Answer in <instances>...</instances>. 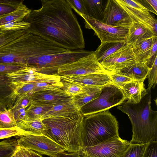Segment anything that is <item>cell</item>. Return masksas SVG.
Listing matches in <instances>:
<instances>
[{
  "instance_id": "ab89813d",
  "label": "cell",
  "mask_w": 157,
  "mask_h": 157,
  "mask_svg": "<svg viewBox=\"0 0 157 157\" xmlns=\"http://www.w3.org/2000/svg\"><path fill=\"white\" fill-rule=\"evenodd\" d=\"M109 75L111 82L120 88L126 83L133 80L126 76L114 73H110Z\"/></svg>"
},
{
  "instance_id": "bcb514c9",
  "label": "cell",
  "mask_w": 157,
  "mask_h": 157,
  "mask_svg": "<svg viewBox=\"0 0 157 157\" xmlns=\"http://www.w3.org/2000/svg\"><path fill=\"white\" fill-rule=\"evenodd\" d=\"M31 157H43L41 154L33 151L28 149Z\"/></svg>"
},
{
  "instance_id": "f1b7e54d",
  "label": "cell",
  "mask_w": 157,
  "mask_h": 157,
  "mask_svg": "<svg viewBox=\"0 0 157 157\" xmlns=\"http://www.w3.org/2000/svg\"><path fill=\"white\" fill-rule=\"evenodd\" d=\"M19 146L17 139H7L0 142V157H10Z\"/></svg>"
},
{
  "instance_id": "277c9868",
  "label": "cell",
  "mask_w": 157,
  "mask_h": 157,
  "mask_svg": "<svg viewBox=\"0 0 157 157\" xmlns=\"http://www.w3.org/2000/svg\"><path fill=\"white\" fill-rule=\"evenodd\" d=\"M83 116V147L95 146L112 138L120 137L118 122L109 109Z\"/></svg>"
},
{
  "instance_id": "ee69618b",
  "label": "cell",
  "mask_w": 157,
  "mask_h": 157,
  "mask_svg": "<svg viewBox=\"0 0 157 157\" xmlns=\"http://www.w3.org/2000/svg\"><path fill=\"white\" fill-rule=\"evenodd\" d=\"M17 157H31L29 150L19 145L16 151Z\"/></svg>"
},
{
  "instance_id": "83f0119b",
  "label": "cell",
  "mask_w": 157,
  "mask_h": 157,
  "mask_svg": "<svg viewBox=\"0 0 157 157\" xmlns=\"http://www.w3.org/2000/svg\"><path fill=\"white\" fill-rule=\"evenodd\" d=\"M31 11L22 2L15 10L0 17V26L10 22L22 21Z\"/></svg>"
},
{
  "instance_id": "f6af8a7d",
  "label": "cell",
  "mask_w": 157,
  "mask_h": 157,
  "mask_svg": "<svg viewBox=\"0 0 157 157\" xmlns=\"http://www.w3.org/2000/svg\"><path fill=\"white\" fill-rule=\"evenodd\" d=\"M65 151L60 152L57 154L56 157H80L78 151L77 152L67 153Z\"/></svg>"
},
{
  "instance_id": "7bdbcfd3",
  "label": "cell",
  "mask_w": 157,
  "mask_h": 157,
  "mask_svg": "<svg viewBox=\"0 0 157 157\" xmlns=\"http://www.w3.org/2000/svg\"><path fill=\"white\" fill-rule=\"evenodd\" d=\"M144 157H157V141L149 143Z\"/></svg>"
},
{
  "instance_id": "ac0fdd59",
  "label": "cell",
  "mask_w": 157,
  "mask_h": 157,
  "mask_svg": "<svg viewBox=\"0 0 157 157\" xmlns=\"http://www.w3.org/2000/svg\"><path fill=\"white\" fill-rule=\"evenodd\" d=\"M144 82L132 80L124 84L121 88L125 98V101L130 104L139 103L147 93Z\"/></svg>"
},
{
  "instance_id": "d4e9b609",
  "label": "cell",
  "mask_w": 157,
  "mask_h": 157,
  "mask_svg": "<svg viewBox=\"0 0 157 157\" xmlns=\"http://www.w3.org/2000/svg\"><path fill=\"white\" fill-rule=\"evenodd\" d=\"M84 85L83 92L75 96L73 101L79 109L86 104L98 97L103 87Z\"/></svg>"
},
{
  "instance_id": "8992f818",
  "label": "cell",
  "mask_w": 157,
  "mask_h": 157,
  "mask_svg": "<svg viewBox=\"0 0 157 157\" xmlns=\"http://www.w3.org/2000/svg\"><path fill=\"white\" fill-rule=\"evenodd\" d=\"M125 98L121 89L112 82L103 87L99 96L80 109L83 116L109 110L123 103Z\"/></svg>"
},
{
  "instance_id": "ba28073f",
  "label": "cell",
  "mask_w": 157,
  "mask_h": 157,
  "mask_svg": "<svg viewBox=\"0 0 157 157\" xmlns=\"http://www.w3.org/2000/svg\"><path fill=\"white\" fill-rule=\"evenodd\" d=\"M17 141L19 145L50 157H56L58 153L65 149L45 135H35L22 134Z\"/></svg>"
},
{
  "instance_id": "30bf717a",
  "label": "cell",
  "mask_w": 157,
  "mask_h": 157,
  "mask_svg": "<svg viewBox=\"0 0 157 157\" xmlns=\"http://www.w3.org/2000/svg\"><path fill=\"white\" fill-rule=\"evenodd\" d=\"M96 73H109L102 67L93 52L75 61L62 66L58 69L55 75L60 76Z\"/></svg>"
},
{
  "instance_id": "e575fe53",
  "label": "cell",
  "mask_w": 157,
  "mask_h": 157,
  "mask_svg": "<svg viewBox=\"0 0 157 157\" xmlns=\"http://www.w3.org/2000/svg\"><path fill=\"white\" fill-rule=\"evenodd\" d=\"M30 26V24L23 21L21 22H13L0 26V29L3 31L10 30H26Z\"/></svg>"
},
{
  "instance_id": "7402d4cb",
  "label": "cell",
  "mask_w": 157,
  "mask_h": 157,
  "mask_svg": "<svg viewBox=\"0 0 157 157\" xmlns=\"http://www.w3.org/2000/svg\"><path fill=\"white\" fill-rule=\"evenodd\" d=\"M126 44L125 41L101 42L94 54L100 63Z\"/></svg>"
},
{
  "instance_id": "5b68a950",
  "label": "cell",
  "mask_w": 157,
  "mask_h": 157,
  "mask_svg": "<svg viewBox=\"0 0 157 157\" xmlns=\"http://www.w3.org/2000/svg\"><path fill=\"white\" fill-rule=\"evenodd\" d=\"M38 36L25 31L18 38L0 47V63L27 65L32 57Z\"/></svg>"
},
{
  "instance_id": "f546056e",
  "label": "cell",
  "mask_w": 157,
  "mask_h": 157,
  "mask_svg": "<svg viewBox=\"0 0 157 157\" xmlns=\"http://www.w3.org/2000/svg\"><path fill=\"white\" fill-rule=\"evenodd\" d=\"M13 112L10 109L0 111V128H10L17 126Z\"/></svg>"
},
{
  "instance_id": "603a6c76",
  "label": "cell",
  "mask_w": 157,
  "mask_h": 157,
  "mask_svg": "<svg viewBox=\"0 0 157 157\" xmlns=\"http://www.w3.org/2000/svg\"><path fill=\"white\" fill-rule=\"evenodd\" d=\"M85 10V15L102 21L107 0H82Z\"/></svg>"
},
{
  "instance_id": "7a4b0ae2",
  "label": "cell",
  "mask_w": 157,
  "mask_h": 157,
  "mask_svg": "<svg viewBox=\"0 0 157 157\" xmlns=\"http://www.w3.org/2000/svg\"><path fill=\"white\" fill-rule=\"evenodd\" d=\"M137 104L125 101L117 108L128 115L132 127V144L157 141V111L151 107V89Z\"/></svg>"
},
{
  "instance_id": "9c48e42d",
  "label": "cell",
  "mask_w": 157,
  "mask_h": 157,
  "mask_svg": "<svg viewBox=\"0 0 157 157\" xmlns=\"http://www.w3.org/2000/svg\"><path fill=\"white\" fill-rule=\"evenodd\" d=\"M84 20L85 27L94 31L101 43L104 42L125 41L128 31V28L113 27L90 17L76 12Z\"/></svg>"
},
{
  "instance_id": "cb8c5ba5",
  "label": "cell",
  "mask_w": 157,
  "mask_h": 157,
  "mask_svg": "<svg viewBox=\"0 0 157 157\" xmlns=\"http://www.w3.org/2000/svg\"><path fill=\"white\" fill-rule=\"evenodd\" d=\"M17 126L23 134L35 135H45L47 131L46 125L41 120H22L17 122Z\"/></svg>"
},
{
  "instance_id": "74e56055",
  "label": "cell",
  "mask_w": 157,
  "mask_h": 157,
  "mask_svg": "<svg viewBox=\"0 0 157 157\" xmlns=\"http://www.w3.org/2000/svg\"><path fill=\"white\" fill-rule=\"evenodd\" d=\"M23 133V132L17 126L10 128H0V140L18 136Z\"/></svg>"
},
{
  "instance_id": "681fc988",
  "label": "cell",
  "mask_w": 157,
  "mask_h": 157,
  "mask_svg": "<svg viewBox=\"0 0 157 157\" xmlns=\"http://www.w3.org/2000/svg\"><path fill=\"white\" fill-rule=\"evenodd\" d=\"M3 33V32L0 29V35L2 34Z\"/></svg>"
},
{
  "instance_id": "44dd1931",
  "label": "cell",
  "mask_w": 157,
  "mask_h": 157,
  "mask_svg": "<svg viewBox=\"0 0 157 157\" xmlns=\"http://www.w3.org/2000/svg\"><path fill=\"white\" fill-rule=\"evenodd\" d=\"M149 68L145 63L136 62L133 65L114 73L126 76L133 80L144 82Z\"/></svg>"
},
{
  "instance_id": "8fae6325",
  "label": "cell",
  "mask_w": 157,
  "mask_h": 157,
  "mask_svg": "<svg viewBox=\"0 0 157 157\" xmlns=\"http://www.w3.org/2000/svg\"><path fill=\"white\" fill-rule=\"evenodd\" d=\"M6 75L8 77L11 86H13L20 83L36 82H44L63 86L60 77L56 75H46L37 72L32 67L27 66L16 71Z\"/></svg>"
},
{
  "instance_id": "6da1fadb",
  "label": "cell",
  "mask_w": 157,
  "mask_h": 157,
  "mask_svg": "<svg viewBox=\"0 0 157 157\" xmlns=\"http://www.w3.org/2000/svg\"><path fill=\"white\" fill-rule=\"evenodd\" d=\"M41 1V7L24 18L30 25L25 30L68 50L83 49L82 29L67 0Z\"/></svg>"
},
{
  "instance_id": "4dcf8cb0",
  "label": "cell",
  "mask_w": 157,
  "mask_h": 157,
  "mask_svg": "<svg viewBox=\"0 0 157 157\" xmlns=\"http://www.w3.org/2000/svg\"><path fill=\"white\" fill-rule=\"evenodd\" d=\"M149 144H131L121 157H144Z\"/></svg>"
},
{
  "instance_id": "836d02e7",
  "label": "cell",
  "mask_w": 157,
  "mask_h": 157,
  "mask_svg": "<svg viewBox=\"0 0 157 157\" xmlns=\"http://www.w3.org/2000/svg\"><path fill=\"white\" fill-rule=\"evenodd\" d=\"M22 1L16 0H4L0 2V17L15 10Z\"/></svg>"
},
{
  "instance_id": "d6986e66",
  "label": "cell",
  "mask_w": 157,
  "mask_h": 157,
  "mask_svg": "<svg viewBox=\"0 0 157 157\" xmlns=\"http://www.w3.org/2000/svg\"><path fill=\"white\" fill-rule=\"evenodd\" d=\"M128 29L125 42L127 44L132 46L135 43L143 40L157 36L152 30L140 23L132 22Z\"/></svg>"
},
{
  "instance_id": "816d5d0a",
  "label": "cell",
  "mask_w": 157,
  "mask_h": 157,
  "mask_svg": "<svg viewBox=\"0 0 157 157\" xmlns=\"http://www.w3.org/2000/svg\"></svg>"
},
{
  "instance_id": "4316f807",
  "label": "cell",
  "mask_w": 157,
  "mask_h": 157,
  "mask_svg": "<svg viewBox=\"0 0 157 157\" xmlns=\"http://www.w3.org/2000/svg\"><path fill=\"white\" fill-rule=\"evenodd\" d=\"M53 106L50 105L36 103L32 101L31 99L30 104L25 109V118L23 120H41L42 116Z\"/></svg>"
},
{
  "instance_id": "1f68e13d",
  "label": "cell",
  "mask_w": 157,
  "mask_h": 157,
  "mask_svg": "<svg viewBox=\"0 0 157 157\" xmlns=\"http://www.w3.org/2000/svg\"><path fill=\"white\" fill-rule=\"evenodd\" d=\"M25 32L24 30L4 31L0 35V47L18 38Z\"/></svg>"
},
{
  "instance_id": "52a82bcc",
  "label": "cell",
  "mask_w": 157,
  "mask_h": 157,
  "mask_svg": "<svg viewBox=\"0 0 157 157\" xmlns=\"http://www.w3.org/2000/svg\"><path fill=\"white\" fill-rule=\"evenodd\" d=\"M131 144L120 137H114L95 146L83 147L78 152L80 157H121Z\"/></svg>"
},
{
  "instance_id": "ffe728a7",
  "label": "cell",
  "mask_w": 157,
  "mask_h": 157,
  "mask_svg": "<svg viewBox=\"0 0 157 157\" xmlns=\"http://www.w3.org/2000/svg\"><path fill=\"white\" fill-rule=\"evenodd\" d=\"M16 99L14 89L8 77L5 74H0V103L10 109L12 107Z\"/></svg>"
},
{
  "instance_id": "c3c4849f",
  "label": "cell",
  "mask_w": 157,
  "mask_h": 157,
  "mask_svg": "<svg viewBox=\"0 0 157 157\" xmlns=\"http://www.w3.org/2000/svg\"><path fill=\"white\" fill-rule=\"evenodd\" d=\"M17 151V150H16ZM10 157H17L16 151Z\"/></svg>"
},
{
  "instance_id": "60d3db41",
  "label": "cell",
  "mask_w": 157,
  "mask_h": 157,
  "mask_svg": "<svg viewBox=\"0 0 157 157\" xmlns=\"http://www.w3.org/2000/svg\"><path fill=\"white\" fill-rule=\"evenodd\" d=\"M143 6L147 9L149 12L157 14V0H137Z\"/></svg>"
},
{
  "instance_id": "7dc6e473",
  "label": "cell",
  "mask_w": 157,
  "mask_h": 157,
  "mask_svg": "<svg viewBox=\"0 0 157 157\" xmlns=\"http://www.w3.org/2000/svg\"><path fill=\"white\" fill-rule=\"evenodd\" d=\"M6 108V106L2 103H0V111L4 110Z\"/></svg>"
},
{
  "instance_id": "f35d334b",
  "label": "cell",
  "mask_w": 157,
  "mask_h": 157,
  "mask_svg": "<svg viewBox=\"0 0 157 157\" xmlns=\"http://www.w3.org/2000/svg\"><path fill=\"white\" fill-rule=\"evenodd\" d=\"M30 95L25 94L18 97L11 108L13 109H26L31 102Z\"/></svg>"
},
{
  "instance_id": "8d00e7d4",
  "label": "cell",
  "mask_w": 157,
  "mask_h": 157,
  "mask_svg": "<svg viewBox=\"0 0 157 157\" xmlns=\"http://www.w3.org/2000/svg\"><path fill=\"white\" fill-rule=\"evenodd\" d=\"M27 66L21 63H0V74H7L16 71Z\"/></svg>"
},
{
  "instance_id": "2e32d148",
  "label": "cell",
  "mask_w": 157,
  "mask_h": 157,
  "mask_svg": "<svg viewBox=\"0 0 157 157\" xmlns=\"http://www.w3.org/2000/svg\"><path fill=\"white\" fill-rule=\"evenodd\" d=\"M30 98L35 103L54 106L73 101L74 97L68 95L60 88L36 92L31 94Z\"/></svg>"
},
{
  "instance_id": "5bb4252c",
  "label": "cell",
  "mask_w": 157,
  "mask_h": 157,
  "mask_svg": "<svg viewBox=\"0 0 157 157\" xmlns=\"http://www.w3.org/2000/svg\"><path fill=\"white\" fill-rule=\"evenodd\" d=\"M101 22L112 26L128 28L132 23L128 15L116 0H107Z\"/></svg>"
},
{
  "instance_id": "3957f363",
  "label": "cell",
  "mask_w": 157,
  "mask_h": 157,
  "mask_svg": "<svg viewBox=\"0 0 157 157\" xmlns=\"http://www.w3.org/2000/svg\"><path fill=\"white\" fill-rule=\"evenodd\" d=\"M84 116L80 112L61 117L43 120L47 131L45 135L68 152H77L82 147V132Z\"/></svg>"
},
{
  "instance_id": "484cf974",
  "label": "cell",
  "mask_w": 157,
  "mask_h": 157,
  "mask_svg": "<svg viewBox=\"0 0 157 157\" xmlns=\"http://www.w3.org/2000/svg\"><path fill=\"white\" fill-rule=\"evenodd\" d=\"M80 111V109L71 101L64 104L54 106L42 116L41 120L42 121L51 117L65 116Z\"/></svg>"
},
{
  "instance_id": "d590c367",
  "label": "cell",
  "mask_w": 157,
  "mask_h": 157,
  "mask_svg": "<svg viewBox=\"0 0 157 157\" xmlns=\"http://www.w3.org/2000/svg\"><path fill=\"white\" fill-rule=\"evenodd\" d=\"M146 78L148 79V88L146 90L154 88L157 84V57L151 67L149 68Z\"/></svg>"
},
{
  "instance_id": "e0dca14e",
  "label": "cell",
  "mask_w": 157,
  "mask_h": 157,
  "mask_svg": "<svg viewBox=\"0 0 157 157\" xmlns=\"http://www.w3.org/2000/svg\"><path fill=\"white\" fill-rule=\"evenodd\" d=\"M60 77L62 81L100 87H103L112 82L109 73H96Z\"/></svg>"
},
{
  "instance_id": "9a60e30c",
  "label": "cell",
  "mask_w": 157,
  "mask_h": 157,
  "mask_svg": "<svg viewBox=\"0 0 157 157\" xmlns=\"http://www.w3.org/2000/svg\"><path fill=\"white\" fill-rule=\"evenodd\" d=\"M132 49L136 62L145 63L150 68L157 57V36L135 43Z\"/></svg>"
},
{
  "instance_id": "b9f144b4",
  "label": "cell",
  "mask_w": 157,
  "mask_h": 157,
  "mask_svg": "<svg viewBox=\"0 0 157 157\" xmlns=\"http://www.w3.org/2000/svg\"><path fill=\"white\" fill-rule=\"evenodd\" d=\"M68 3L75 12L85 14V10L82 0H67Z\"/></svg>"
},
{
  "instance_id": "7c38bea8",
  "label": "cell",
  "mask_w": 157,
  "mask_h": 157,
  "mask_svg": "<svg viewBox=\"0 0 157 157\" xmlns=\"http://www.w3.org/2000/svg\"><path fill=\"white\" fill-rule=\"evenodd\" d=\"M125 10L132 22L144 25L157 35V21L137 0H116Z\"/></svg>"
},
{
  "instance_id": "d6a6232c",
  "label": "cell",
  "mask_w": 157,
  "mask_h": 157,
  "mask_svg": "<svg viewBox=\"0 0 157 157\" xmlns=\"http://www.w3.org/2000/svg\"><path fill=\"white\" fill-rule=\"evenodd\" d=\"M61 81L63 85L61 89L69 95L75 97L81 94L83 91L84 85H83Z\"/></svg>"
},
{
  "instance_id": "4fadbf2b",
  "label": "cell",
  "mask_w": 157,
  "mask_h": 157,
  "mask_svg": "<svg viewBox=\"0 0 157 157\" xmlns=\"http://www.w3.org/2000/svg\"><path fill=\"white\" fill-rule=\"evenodd\" d=\"M136 62L132 46L126 44L100 63L107 72L115 73Z\"/></svg>"
},
{
  "instance_id": "f907efd6",
  "label": "cell",
  "mask_w": 157,
  "mask_h": 157,
  "mask_svg": "<svg viewBox=\"0 0 157 157\" xmlns=\"http://www.w3.org/2000/svg\"><path fill=\"white\" fill-rule=\"evenodd\" d=\"M4 0H0V2H4Z\"/></svg>"
}]
</instances>
